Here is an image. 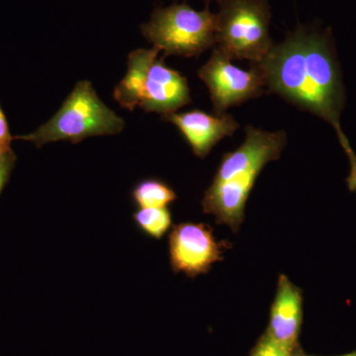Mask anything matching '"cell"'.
Listing matches in <instances>:
<instances>
[{
    "label": "cell",
    "instance_id": "obj_10",
    "mask_svg": "<svg viewBox=\"0 0 356 356\" xmlns=\"http://www.w3.org/2000/svg\"><path fill=\"white\" fill-rule=\"evenodd\" d=\"M302 304L301 290L293 284L286 275H280L266 332L288 348H293L298 343L302 325Z\"/></svg>",
    "mask_w": 356,
    "mask_h": 356
},
{
    "label": "cell",
    "instance_id": "obj_17",
    "mask_svg": "<svg viewBox=\"0 0 356 356\" xmlns=\"http://www.w3.org/2000/svg\"><path fill=\"white\" fill-rule=\"evenodd\" d=\"M339 356H356V350L353 353H348V355H339Z\"/></svg>",
    "mask_w": 356,
    "mask_h": 356
},
{
    "label": "cell",
    "instance_id": "obj_6",
    "mask_svg": "<svg viewBox=\"0 0 356 356\" xmlns=\"http://www.w3.org/2000/svg\"><path fill=\"white\" fill-rule=\"evenodd\" d=\"M140 32L165 56L195 57L216 44V14L209 6L200 11L186 3L159 6Z\"/></svg>",
    "mask_w": 356,
    "mask_h": 356
},
{
    "label": "cell",
    "instance_id": "obj_7",
    "mask_svg": "<svg viewBox=\"0 0 356 356\" xmlns=\"http://www.w3.org/2000/svg\"><path fill=\"white\" fill-rule=\"evenodd\" d=\"M209 89L215 115L226 113L229 107L259 97L264 92L266 81L257 65L248 70L240 69L218 49L197 72Z\"/></svg>",
    "mask_w": 356,
    "mask_h": 356
},
{
    "label": "cell",
    "instance_id": "obj_14",
    "mask_svg": "<svg viewBox=\"0 0 356 356\" xmlns=\"http://www.w3.org/2000/svg\"><path fill=\"white\" fill-rule=\"evenodd\" d=\"M15 161L16 156L13 149L0 153V194L10 177Z\"/></svg>",
    "mask_w": 356,
    "mask_h": 356
},
{
    "label": "cell",
    "instance_id": "obj_3",
    "mask_svg": "<svg viewBox=\"0 0 356 356\" xmlns=\"http://www.w3.org/2000/svg\"><path fill=\"white\" fill-rule=\"evenodd\" d=\"M159 51L156 47L131 51L127 74L113 93L123 108L134 111L139 106L165 116L191 102L187 79L158 60Z\"/></svg>",
    "mask_w": 356,
    "mask_h": 356
},
{
    "label": "cell",
    "instance_id": "obj_13",
    "mask_svg": "<svg viewBox=\"0 0 356 356\" xmlns=\"http://www.w3.org/2000/svg\"><path fill=\"white\" fill-rule=\"evenodd\" d=\"M292 348L278 343L266 332L250 356H289Z\"/></svg>",
    "mask_w": 356,
    "mask_h": 356
},
{
    "label": "cell",
    "instance_id": "obj_18",
    "mask_svg": "<svg viewBox=\"0 0 356 356\" xmlns=\"http://www.w3.org/2000/svg\"><path fill=\"white\" fill-rule=\"evenodd\" d=\"M202 1L205 2L206 6H210V2L212 1V0H202Z\"/></svg>",
    "mask_w": 356,
    "mask_h": 356
},
{
    "label": "cell",
    "instance_id": "obj_12",
    "mask_svg": "<svg viewBox=\"0 0 356 356\" xmlns=\"http://www.w3.org/2000/svg\"><path fill=\"white\" fill-rule=\"evenodd\" d=\"M134 222L147 236L154 238H163L172 227V214L168 207L138 208L133 214Z\"/></svg>",
    "mask_w": 356,
    "mask_h": 356
},
{
    "label": "cell",
    "instance_id": "obj_2",
    "mask_svg": "<svg viewBox=\"0 0 356 356\" xmlns=\"http://www.w3.org/2000/svg\"><path fill=\"white\" fill-rule=\"evenodd\" d=\"M286 144L284 131L267 132L247 126L243 144L225 154L212 184L204 194V212L215 216L218 224L238 231L255 180L267 163L280 159Z\"/></svg>",
    "mask_w": 356,
    "mask_h": 356
},
{
    "label": "cell",
    "instance_id": "obj_15",
    "mask_svg": "<svg viewBox=\"0 0 356 356\" xmlns=\"http://www.w3.org/2000/svg\"><path fill=\"white\" fill-rule=\"evenodd\" d=\"M13 140L14 137L11 136L10 131H9L6 114L0 105V153L11 149V143Z\"/></svg>",
    "mask_w": 356,
    "mask_h": 356
},
{
    "label": "cell",
    "instance_id": "obj_16",
    "mask_svg": "<svg viewBox=\"0 0 356 356\" xmlns=\"http://www.w3.org/2000/svg\"><path fill=\"white\" fill-rule=\"evenodd\" d=\"M289 356H309L307 355L302 348H300L299 344L297 343L296 346H293L291 351H290Z\"/></svg>",
    "mask_w": 356,
    "mask_h": 356
},
{
    "label": "cell",
    "instance_id": "obj_9",
    "mask_svg": "<svg viewBox=\"0 0 356 356\" xmlns=\"http://www.w3.org/2000/svg\"><path fill=\"white\" fill-rule=\"evenodd\" d=\"M163 120L177 126L184 136L192 151L198 158L203 159L213 147L225 137L233 136L240 127L232 115H210L200 110L165 115Z\"/></svg>",
    "mask_w": 356,
    "mask_h": 356
},
{
    "label": "cell",
    "instance_id": "obj_5",
    "mask_svg": "<svg viewBox=\"0 0 356 356\" xmlns=\"http://www.w3.org/2000/svg\"><path fill=\"white\" fill-rule=\"evenodd\" d=\"M215 48L229 60L261 63L273 47L268 0H216Z\"/></svg>",
    "mask_w": 356,
    "mask_h": 356
},
{
    "label": "cell",
    "instance_id": "obj_4",
    "mask_svg": "<svg viewBox=\"0 0 356 356\" xmlns=\"http://www.w3.org/2000/svg\"><path fill=\"white\" fill-rule=\"evenodd\" d=\"M125 121L107 107L88 81H79L53 118L33 133L14 140L30 142L37 147L58 140L76 143L95 136L116 135Z\"/></svg>",
    "mask_w": 356,
    "mask_h": 356
},
{
    "label": "cell",
    "instance_id": "obj_11",
    "mask_svg": "<svg viewBox=\"0 0 356 356\" xmlns=\"http://www.w3.org/2000/svg\"><path fill=\"white\" fill-rule=\"evenodd\" d=\"M177 193L165 182L145 179L134 187L132 198L139 208H165L177 199Z\"/></svg>",
    "mask_w": 356,
    "mask_h": 356
},
{
    "label": "cell",
    "instance_id": "obj_8",
    "mask_svg": "<svg viewBox=\"0 0 356 356\" xmlns=\"http://www.w3.org/2000/svg\"><path fill=\"white\" fill-rule=\"evenodd\" d=\"M168 245L172 270L194 278L208 273L213 264L221 261L229 245L217 242L206 225L181 222L172 227Z\"/></svg>",
    "mask_w": 356,
    "mask_h": 356
},
{
    "label": "cell",
    "instance_id": "obj_1",
    "mask_svg": "<svg viewBox=\"0 0 356 356\" xmlns=\"http://www.w3.org/2000/svg\"><path fill=\"white\" fill-rule=\"evenodd\" d=\"M255 65L269 92L331 124L350 158V187L356 188V156L341 126L346 90L330 32L299 25Z\"/></svg>",
    "mask_w": 356,
    "mask_h": 356
}]
</instances>
